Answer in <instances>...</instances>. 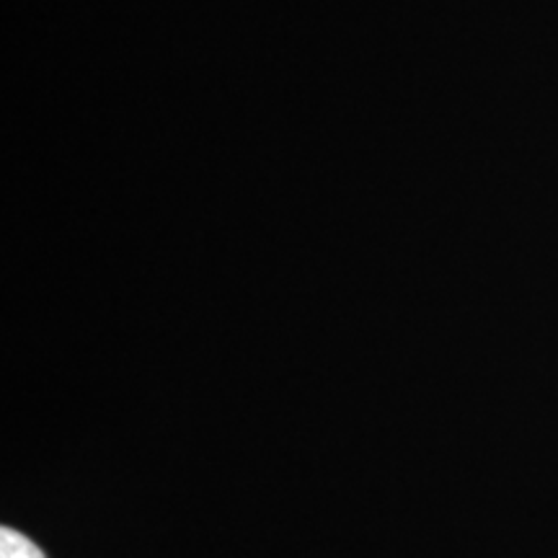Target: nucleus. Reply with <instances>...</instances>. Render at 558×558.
<instances>
[{
  "label": "nucleus",
  "instance_id": "f257e3e1",
  "mask_svg": "<svg viewBox=\"0 0 558 558\" xmlns=\"http://www.w3.org/2000/svg\"><path fill=\"white\" fill-rule=\"evenodd\" d=\"M0 558H47L41 548L19 530L3 527L0 530Z\"/></svg>",
  "mask_w": 558,
  "mask_h": 558
}]
</instances>
